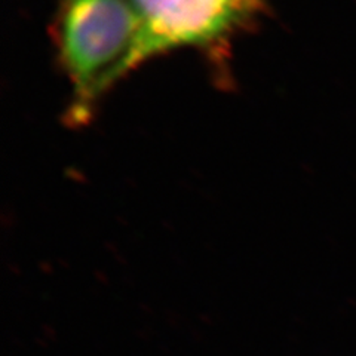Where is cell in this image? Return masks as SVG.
<instances>
[{"instance_id": "obj_1", "label": "cell", "mask_w": 356, "mask_h": 356, "mask_svg": "<svg viewBox=\"0 0 356 356\" xmlns=\"http://www.w3.org/2000/svg\"><path fill=\"white\" fill-rule=\"evenodd\" d=\"M140 19L131 0H63L55 19L60 61L73 83L72 119L136 67Z\"/></svg>"}, {"instance_id": "obj_2", "label": "cell", "mask_w": 356, "mask_h": 356, "mask_svg": "<svg viewBox=\"0 0 356 356\" xmlns=\"http://www.w3.org/2000/svg\"><path fill=\"white\" fill-rule=\"evenodd\" d=\"M140 19L136 67L153 55L209 47L257 17L267 0H131Z\"/></svg>"}]
</instances>
